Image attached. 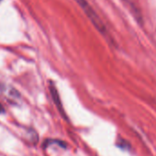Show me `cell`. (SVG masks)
<instances>
[{
    "instance_id": "obj_1",
    "label": "cell",
    "mask_w": 156,
    "mask_h": 156,
    "mask_svg": "<svg viewBox=\"0 0 156 156\" xmlns=\"http://www.w3.org/2000/svg\"><path fill=\"white\" fill-rule=\"evenodd\" d=\"M0 92L9 101L11 104L16 105L19 103L20 99V94L12 87L6 85V84H0Z\"/></svg>"
},
{
    "instance_id": "obj_2",
    "label": "cell",
    "mask_w": 156,
    "mask_h": 156,
    "mask_svg": "<svg viewBox=\"0 0 156 156\" xmlns=\"http://www.w3.org/2000/svg\"><path fill=\"white\" fill-rule=\"evenodd\" d=\"M50 91H51V98H52V100L55 104V106L57 107L59 112L65 118V114H64V110H63V108H62V102H61V98L59 97V93L57 91V88L55 87V86L53 85V83L51 82L50 84Z\"/></svg>"
},
{
    "instance_id": "obj_3",
    "label": "cell",
    "mask_w": 156,
    "mask_h": 156,
    "mask_svg": "<svg viewBox=\"0 0 156 156\" xmlns=\"http://www.w3.org/2000/svg\"><path fill=\"white\" fill-rule=\"evenodd\" d=\"M3 113H5V108L2 106V104L0 103V114H3Z\"/></svg>"
}]
</instances>
